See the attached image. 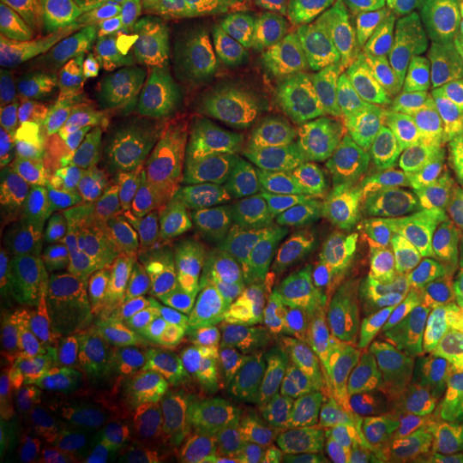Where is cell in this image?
I'll return each mask as SVG.
<instances>
[{"label": "cell", "instance_id": "6da1fadb", "mask_svg": "<svg viewBox=\"0 0 463 463\" xmlns=\"http://www.w3.org/2000/svg\"><path fill=\"white\" fill-rule=\"evenodd\" d=\"M309 93L107 165H59L0 145V258L7 271H55L141 227L185 213L227 172L326 114Z\"/></svg>", "mask_w": 463, "mask_h": 463}, {"label": "cell", "instance_id": "7a4b0ae2", "mask_svg": "<svg viewBox=\"0 0 463 463\" xmlns=\"http://www.w3.org/2000/svg\"><path fill=\"white\" fill-rule=\"evenodd\" d=\"M388 151V103L330 107L227 172L137 258L168 279L220 292L288 233L357 206Z\"/></svg>", "mask_w": 463, "mask_h": 463}, {"label": "cell", "instance_id": "3957f363", "mask_svg": "<svg viewBox=\"0 0 463 463\" xmlns=\"http://www.w3.org/2000/svg\"><path fill=\"white\" fill-rule=\"evenodd\" d=\"M162 14L185 137L288 99L336 52L296 0H162Z\"/></svg>", "mask_w": 463, "mask_h": 463}, {"label": "cell", "instance_id": "277c9868", "mask_svg": "<svg viewBox=\"0 0 463 463\" xmlns=\"http://www.w3.org/2000/svg\"><path fill=\"white\" fill-rule=\"evenodd\" d=\"M233 347V302L189 281H141L66 323L69 367L93 395L165 398L196 388Z\"/></svg>", "mask_w": 463, "mask_h": 463}, {"label": "cell", "instance_id": "5b68a950", "mask_svg": "<svg viewBox=\"0 0 463 463\" xmlns=\"http://www.w3.org/2000/svg\"><path fill=\"white\" fill-rule=\"evenodd\" d=\"M336 220L326 213L288 233L241 275L233 296V388L316 392L333 361L336 326L333 244Z\"/></svg>", "mask_w": 463, "mask_h": 463}, {"label": "cell", "instance_id": "8992f818", "mask_svg": "<svg viewBox=\"0 0 463 463\" xmlns=\"http://www.w3.org/2000/svg\"><path fill=\"white\" fill-rule=\"evenodd\" d=\"M4 141L59 165L131 158L134 120L97 76L14 11L0 14Z\"/></svg>", "mask_w": 463, "mask_h": 463}, {"label": "cell", "instance_id": "52a82bcc", "mask_svg": "<svg viewBox=\"0 0 463 463\" xmlns=\"http://www.w3.org/2000/svg\"><path fill=\"white\" fill-rule=\"evenodd\" d=\"M4 11L72 52L134 128L175 117L162 0H4Z\"/></svg>", "mask_w": 463, "mask_h": 463}, {"label": "cell", "instance_id": "ba28073f", "mask_svg": "<svg viewBox=\"0 0 463 463\" xmlns=\"http://www.w3.org/2000/svg\"><path fill=\"white\" fill-rule=\"evenodd\" d=\"M378 199L384 231L419 279H463V134L392 151Z\"/></svg>", "mask_w": 463, "mask_h": 463}, {"label": "cell", "instance_id": "9c48e42d", "mask_svg": "<svg viewBox=\"0 0 463 463\" xmlns=\"http://www.w3.org/2000/svg\"><path fill=\"white\" fill-rule=\"evenodd\" d=\"M457 66H463V11H430L340 45L298 90L326 107L392 103L405 86Z\"/></svg>", "mask_w": 463, "mask_h": 463}, {"label": "cell", "instance_id": "30bf717a", "mask_svg": "<svg viewBox=\"0 0 463 463\" xmlns=\"http://www.w3.org/2000/svg\"><path fill=\"white\" fill-rule=\"evenodd\" d=\"M392 398L409 436L463 432V285L409 316L392 364Z\"/></svg>", "mask_w": 463, "mask_h": 463}, {"label": "cell", "instance_id": "8fae6325", "mask_svg": "<svg viewBox=\"0 0 463 463\" xmlns=\"http://www.w3.org/2000/svg\"><path fill=\"white\" fill-rule=\"evenodd\" d=\"M66 330L49 292L24 271L0 281V426H24L66 402Z\"/></svg>", "mask_w": 463, "mask_h": 463}, {"label": "cell", "instance_id": "7c38bea8", "mask_svg": "<svg viewBox=\"0 0 463 463\" xmlns=\"http://www.w3.org/2000/svg\"><path fill=\"white\" fill-rule=\"evenodd\" d=\"M196 439L199 432L183 415L97 395L80 415L72 463H189Z\"/></svg>", "mask_w": 463, "mask_h": 463}, {"label": "cell", "instance_id": "4fadbf2b", "mask_svg": "<svg viewBox=\"0 0 463 463\" xmlns=\"http://www.w3.org/2000/svg\"><path fill=\"white\" fill-rule=\"evenodd\" d=\"M316 392H250L233 388L206 430H199L189 463H279L302 415L316 405Z\"/></svg>", "mask_w": 463, "mask_h": 463}, {"label": "cell", "instance_id": "5bb4252c", "mask_svg": "<svg viewBox=\"0 0 463 463\" xmlns=\"http://www.w3.org/2000/svg\"><path fill=\"white\" fill-rule=\"evenodd\" d=\"M402 250L371 213H354L333 244V302L340 319L384 309L398 288Z\"/></svg>", "mask_w": 463, "mask_h": 463}, {"label": "cell", "instance_id": "9a60e30c", "mask_svg": "<svg viewBox=\"0 0 463 463\" xmlns=\"http://www.w3.org/2000/svg\"><path fill=\"white\" fill-rule=\"evenodd\" d=\"M279 463H426L378 426L340 409H313L296 422Z\"/></svg>", "mask_w": 463, "mask_h": 463}, {"label": "cell", "instance_id": "2e32d148", "mask_svg": "<svg viewBox=\"0 0 463 463\" xmlns=\"http://www.w3.org/2000/svg\"><path fill=\"white\" fill-rule=\"evenodd\" d=\"M392 151L463 134V66L432 72L388 103Z\"/></svg>", "mask_w": 463, "mask_h": 463}, {"label": "cell", "instance_id": "e0dca14e", "mask_svg": "<svg viewBox=\"0 0 463 463\" xmlns=\"http://www.w3.org/2000/svg\"><path fill=\"white\" fill-rule=\"evenodd\" d=\"M296 4L326 32L336 49L430 11H463V0H296Z\"/></svg>", "mask_w": 463, "mask_h": 463}, {"label": "cell", "instance_id": "ac0fdd59", "mask_svg": "<svg viewBox=\"0 0 463 463\" xmlns=\"http://www.w3.org/2000/svg\"><path fill=\"white\" fill-rule=\"evenodd\" d=\"M76 426L80 415L69 402L34 415L24 426L4 432L0 463H72Z\"/></svg>", "mask_w": 463, "mask_h": 463}]
</instances>
